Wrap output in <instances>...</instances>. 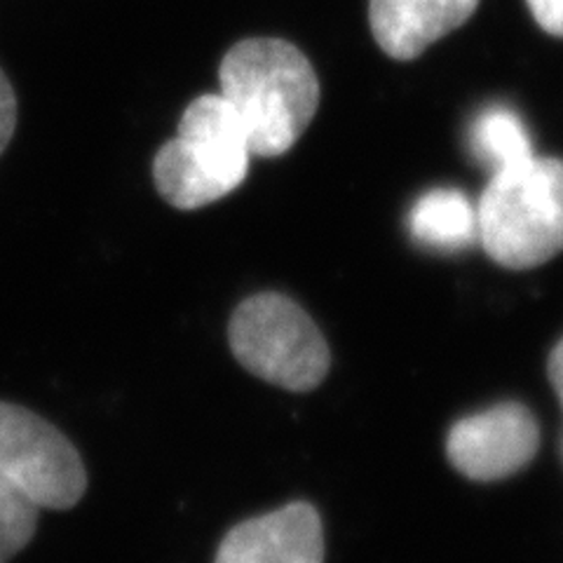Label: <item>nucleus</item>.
Instances as JSON below:
<instances>
[{
  "mask_svg": "<svg viewBox=\"0 0 563 563\" xmlns=\"http://www.w3.org/2000/svg\"><path fill=\"white\" fill-rule=\"evenodd\" d=\"M228 343L252 376L291 393H308L324 380L331 352L312 317L277 291L254 294L228 322Z\"/></svg>",
  "mask_w": 563,
  "mask_h": 563,
  "instance_id": "4",
  "label": "nucleus"
},
{
  "mask_svg": "<svg viewBox=\"0 0 563 563\" xmlns=\"http://www.w3.org/2000/svg\"><path fill=\"white\" fill-rule=\"evenodd\" d=\"M538 422L521 404H500L455 422L449 432V461L474 482H496L533 461Z\"/></svg>",
  "mask_w": 563,
  "mask_h": 563,
  "instance_id": "6",
  "label": "nucleus"
},
{
  "mask_svg": "<svg viewBox=\"0 0 563 563\" xmlns=\"http://www.w3.org/2000/svg\"><path fill=\"white\" fill-rule=\"evenodd\" d=\"M214 563H324L322 519L308 503L246 519L225 533Z\"/></svg>",
  "mask_w": 563,
  "mask_h": 563,
  "instance_id": "7",
  "label": "nucleus"
},
{
  "mask_svg": "<svg viewBox=\"0 0 563 563\" xmlns=\"http://www.w3.org/2000/svg\"><path fill=\"white\" fill-rule=\"evenodd\" d=\"M16 120H20V103H16L14 87L5 70L0 68V155L5 153L10 141L16 132Z\"/></svg>",
  "mask_w": 563,
  "mask_h": 563,
  "instance_id": "12",
  "label": "nucleus"
},
{
  "mask_svg": "<svg viewBox=\"0 0 563 563\" xmlns=\"http://www.w3.org/2000/svg\"><path fill=\"white\" fill-rule=\"evenodd\" d=\"M526 3L540 29L563 38V0H526Z\"/></svg>",
  "mask_w": 563,
  "mask_h": 563,
  "instance_id": "13",
  "label": "nucleus"
},
{
  "mask_svg": "<svg viewBox=\"0 0 563 563\" xmlns=\"http://www.w3.org/2000/svg\"><path fill=\"white\" fill-rule=\"evenodd\" d=\"M0 477L41 509L76 507L87 490L78 449L52 422L10 401H0Z\"/></svg>",
  "mask_w": 563,
  "mask_h": 563,
  "instance_id": "5",
  "label": "nucleus"
},
{
  "mask_svg": "<svg viewBox=\"0 0 563 563\" xmlns=\"http://www.w3.org/2000/svg\"><path fill=\"white\" fill-rule=\"evenodd\" d=\"M411 235L430 246L461 250L477 240V207H472L465 192L437 188L422 196L409 217Z\"/></svg>",
  "mask_w": 563,
  "mask_h": 563,
  "instance_id": "9",
  "label": "nucleus"
},
{
  "mask_svg": "<svg viewBox=\"0 0 563 563\" xmlns=\"http://www.w3.org/2000/svg\"><path fill=\"white\" fill-rule=\"evenodd\" d=\"M470 148L493 172L517 165L533 155L526 125L507 106H490L477 115L470 130Z\"/></svg>",
  "mask_w": 563,
  "mask_h": 563,
  "instance_id": "10",
  "label": "nucleus"
},
{
  "mask_svg": "<svg viewBox=\"0 0 563 563\" xmlns=\"http://www.w3.org/2000/svg\"><path fill=\"white\" fill-rule=\"evenodd\" d=\"M550 380L563 404V339L559 341V345L552 350V355H550Z\"/></svg>",
  "mask_w": 563,
  "mask_h": 563,
  "instance_id": "14",
  "label": "nucleus"
},
{
  "mask_svg": "<svg viewBox=\"0 0 563 563\" xmlns=\"http://www.w3.org/2000/svg\"><path fill=\"white\" fill-rule=\"evenodd\" d=\"M41 507L0 477V563H10L38 531Z\"/></svg>",
  "mask_w": 563,
  "mask_h": 563,
  "instance_id": "11",
  "label": "nucleus"
},
{
  "mask_svg": "<svg viewBox=\"0 0 563 563\" xmlns=\"http://www.w3.org/2000/svg\"><path fill=\"white\" fill-rule=\"evenodd\" d=\"M486 254L509 271L542 266L563 252V161L531 155L493 172L477 205Z\"/></svg>",
  "mask_w": 563,
  "mask_h": 563,
  "instance_id": "3",
  "label": "nucleus"
},
{
  "mask_svg": "<svg viewBox=\"0 0 563 563\" xmlns=\"http://www.w3.org/2000/svg\"><path fill=\"white\" fill-rule=\"evenodd\" d=\"M221 97L240 118L252 155L279 157L303 136L320 109V78L285 38H244L219 64Z\"/></svg>",
  "mask_w": 563,
  "mask_h": 563,
  "instance_id": "1",
  "label": "nucleus"
},
{
  "mask_svg": "<svg viewBox=\"0 0 563 563\" xmlns=\"http://www.w3.org/2000/svg\"><path fill=\"white\" fill-rule=\"evenodd\" d=\"M477 8L479 0H372L368 24L385 55L409 62L463 26Z\"/></svg>",
  "mask_w": 563,
  "mask_h": 563,
  "instance_id": "8",
  "label": "nucleus"
},
{
  "mask_svg": "<svg viewBox=\"0 0 563 563\" xmlns=\"http://www.w3.org/2000/svg\"><path fill=\"white\" fill-rule=\"evenodd\" d=\"M250 141L221 95H200L181 113L176 136L155 151L151 176L157 196L179 211H196L235 192L250 174Z\"/></svg>",
  "mask_w": 563,
  "mask_h": 563,
  "instance_id": "2",
  "label": "nucleus"
}]
</instances>
